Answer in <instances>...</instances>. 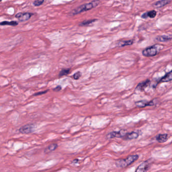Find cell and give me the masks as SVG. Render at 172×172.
Listing matches in <instances>:
<instances>
[{
    "label": "cell",
    "instance_id": "5bb4252c",
    "mask_svg": "<svg viewBox=\"0 0 172 172\" xmlns=\"http://www.w3.org/2000/svg\"><path fill=\"white\" fill-rule=\"evenodd\" d=\"M172 80V71L167 73L165 76L161 79L160 82H169Z\"/></svg>",
    "mask_w": 172,
    "mask_h": 172
},
{
    "label": "cell",
    "instance_id": "603a6c76",
    "mask_svg": "<svg viewBox=\"0 0 172 172\" xmlns=\"http://www.w3.org/2000/svg\"><path fill=\"white\" fill-rule=\"evenodd\" d=\"M49 90H45L44 92H38L37 93H35L33 96H38L41 95V94H45V93H47V92H49Z\"/></svg>",
    "mask_w": 172,
    "mask_h": 172
},
{
    "label": "cell",
    "instance_id": "8fae6325",
    "mask_svg": "<svg viewBox=\"0 0 172 172\" xmlns=\"http://www.w3.org/2000/svg\"><path fill=\"white\" fill-rule=\"evenodd\" d=\"M169 135L167 134H160L156 136V139L160 143H164L168 140Z\"/></svg>",
    "mask_w": 172,
    "mask_h": 172
},
{
    "label": "cell",
    "instance_id": "e0dca14e",
    "mask_svg": "<svg viewBox=\"0 0 172 172\" xmlns=\"http://www.w3.org/2000/svg\"><path fill=\"white\" fill-rule=\"evenodd\" d=\"M96 21H97V19H91V20H84L79 24V26H88L95 22Z\"/></svg>",
    "mask_w": 172,
    "mask_h": 172
},
{
    "label": "cell",
    "instance_id": "ac0fdd59",
    "mask_svg": "<svg viewBox=\"0 0 172 172\" xmlns=\"http://www.w3.org/2000/svg\"><path fill=\"white\" fill-rule=\"evenodd\" d=\"M57 148V144H52L45 149V153H49V152H52V151H54V150H55V149Z\"/></svg>",
    "mask_w": 172,
    "mask_h": 172
},
{
    "label": "cell",
    "instance_id": "3957f363",
    "mask_svg": "<svg viewBox=\"0 0 172 172\" xmlns=\"http://www.w3.org/2000/svg\"><path fill=\"white\" fill-rule=\"evenodd\" d=\"M159 48L160 47L156 45L148 47L142 51V55L148 57L156 56L158 54Z\"/></svg>",
    "mask_w": 172,
    "mask_h": 172
},
{
    "label": "cell",
    "instance_id": "ba28073f",
    "mask_svg": "<svg viewBox=\"0 0 172 172\" xmlns=\"http://www.w3.org/2000/svg\"><path fill=\"white\" fill-rule=\"evenodd\" d=\"M171 1L172 0H161L154 3L153 6L155 8H160L169 4L171 3Z\"/></svg>",
    "mask_w": 172,
    "mask_h": 172
},
{
    "label": "cell",
    "instance_id": "cb8c5ba5",
    "mask_svg": "<svg viewBox=\"0 0 172 172\" xmlns=\"http://www.w3.org/2000/svg\"><path fill=\"white\" fill-rule=\"evenodd\" d=\"M62 87L60 85H58V86H57L56 88H54L53 89V90L54 92H59L60 90H61Z\"/></svg>",
    "mask_w": 172,
    "mask_h": 172
},
{
    "label": "cell",
    "instance_id": "30bf717a",
    "mask_svg": "<svg viewBox=\"0 0 172 172\" xmlns=\"http://www.w3.org/2000/svg\"><path fill=\"white\" fill-rule=\"evenodd\" d=\"M149 84H150V80L148 79H147L146 80L144 81L143 82H140L138 84V85L136 88V89L140 90V91L144 90L145 89L148 87Z\"/></svg>",
    "mask_w": 172,
    "mask_h": 172
},
{
    "label": "cell",
    "instance_id": "7c38bea8",
    "mask_svg": "<svg viewBox=\"0 0 172 172\" xmlns=\"http://www.w3.org/2000/svg\"><path fill=\"white\" fill-rule=\"evenodd\" d=\"M138 136H139V133L133 131L132 132L127 133V134L124 137V139L128 140H135L138 138Z\"/></svg>",
    "mask_w": 172,
    "mask_h": 172
},
{
    "label": "cell",
    "instance_id": "9c48e42d",
    "mask_svg": "<svg viewBox=\"0 0 172 172\" xmlns=\"http://www.w3.org/2000/svg\"><path fill=\"white\" fill-rule=\"evenodd\" d=\"M149 164L148 161H144V163L141 164L138 168L136 170V172H146L149 169Z\"/></svg>",
    "mask_w": 172,
    "mask_h": 172
},
{
    "label": "cell",
    "instance_id": "7a4b0ae2",
    "mask_svg": "<svg viewBox=\"0 0 172 172\" xmlns=\"http://www.w3.org/2000/svg\"><path fill=\"white\" fill-rule=\"evenodd\" d=\"M139 156L138 155H132L129 156L125 159H119L117 160L115 165L117 168H124L131 165V164L138 160Z\"/></svg>",
    "mask_w": 172,
    "mask_h": 172
},
{
    "label": "cell",
    "instance_id": "8992f818",
    "mask_svg": "<svg viewBox=\"0 0 172 172\" xmlns=\"http://www.w3.org/2000/svg\"><path fill=\"white\" fill-rule=\"evenodd\" d=\"M34 129V125L32 124H27L21 127L19 129V132L21 133L22 134H28V133H30L32 132Z\"/></svg>",
    "mask_w": 172,
    "mask_h": 172
},
{
    "label": "cell",
    "instance_id": "52a82bcc",
    "mask_svg": "<svg viewBox=\"0 0 172 172\" xmlns=\"http://www.w3.org/2000/svg\"><path fill=\"white\" fill-rule=\"evenodd\" d=\"M154 100L150 101H140L135 102V105L137 108H143L147 106H153L155 105L156 102H154Z\"/></svg>",
    "mask_w": 172,
    "mask_h": 172
},
{
    "label": "cell",
    "instance_id": "5b68a950",
    "mask_svg": "<svg viewBox=\"0 0 172 172\" xmlns=\"http://www.w3.org/2000/svg\"><path fill=\"white\" fill-rule=\"evenodd\" d=\"M33 15V14L32 13H19L15 15V17L21 22H24L28 20Z\"/></svg>",
    "mask_w": 172,
    "mask_h": 172
},
{
    "label": "cell",
    "instance_id": "277c9868",
    "mask_svg": "<svg viewBox=\"0 0 172 172\" xmlns=\"http://www.w3.org/2000/svg\"><path fill=\"white\" fill-rule=\"evenodd\" d=\"M127 131L125 130H121L119 131H113L107 135L108 139L114 138H123L127 134Z\"/></svg>",
    "mask_w": 172,
    "mask_h": 172
},
{
    "label": "cell",
    "instance_id": "d6986e66",
    "mask_svg": "<svg viewBox=\"0 0 172 172\" xmlns=\"http://www.w3.org/2000/svg\"><path fill=\"white\" fill-rule=\"evenodd\" d=\"M1 25H10V26H16L18 24V22L16 21H3L1 22Z\"/></svg>",
    "mask_w": 172,
    "mask_h": 172
},
{
    "label": "cell",
    "instance_id": "9a60e30c",
    "mask_svg": "<svg viewBox=\"0 0 172 172\" xmlns=\"http://www.w3.org/2000/svg\"><path fill=\"white\" fill-rule=\"evenodd\" d=\"M133 44V41L129 40V41H119L117 44L118 47H123L127 45H130Z\"/></svg>",
    "mask_w": 172,
    "mask_h": 172
},
{
    "label": "cell",
    "instance_id": "4fadbf2b",
    "mask_svg": "<svg viewBox=\"0 0 172 172\" xmlns=\"http://www.w3.org/2000/svg\"><path fill=\"white\" fill-rule=\"evenodd\" d=\"M156 15H157V12L154 10H152V11H149V12L143 14L141 17L142 18H144V19H146L148 17H149L150 18H153L156 16Z\"/></svg>",
    "mask_w": 172,
    "mask_h": 172
},
{
    "label": "cell",
    "instance_id": "7402d4cb",
    "mask_svg": "<svg viewBox=\"0 0 172 172\" xmlns=\"http://www.w3.org/2000/svg\"><path fill=\"white\" fill-rule=\"evenodd\" d=\"M81 76V73L80 71H78L77 72L75 73V74L73 75V78L75 80H78Z\"/></svg>",
    "mask_w": 172,
    "mask_h": 172
},
{
    "label": "cell",
    "instance_id": "44dd1931",
    "mask_svg": "<svg viewBox=\"0 0 172 172\" xmlns=\"http://www.w3.org/2000/svg\"><path fill=\"white\" fill-rule=\"evenodd\" d=\"M44 2V0H36L33 2V5L35 6H40L42 5Z\"/></svg>",
    "mask_w": 172,
    "mask_h": 172
},
{
    "label": "cell",
    "instance_id": "6da1fadb",
    "mask_svg": "<svg viewBox=\"0 0 172 172\" xmlns=\"http://www.w3.org/2000/svg\"><path fill=\"white\" fill-rule=\"evenodd\" d=\"M100 1L99 0H94L90 3L80 6L78 8L72 11V13L73 15H76V14H79L81 13L86 12V11L94 8L95 7H97V6L100 4Z\"/></svg>",
    "mask_w": 172,
    "mask_h": 172
},
{
    "label": "cell",
    "instance_id": "ffe728a7",
    "mask_svg": "<svg viewBox=\"0 0 172 172\" xmlns=\"http://www.w3.org/2000/svg\"><path fill=\"white\" fill-rule=\"evenodd\" d=\"M70 69H63L60 72L59 74V77L63 76L65 75H67L70 72Z\"/></svg>",
    "mask_w": 172,
    "mask_h": 172
},
{
    "label": "cell",
    "instance_id": "2e32d148",
    "mask_svg": "<svg viewBox=\"0 0 172 172\" xmlns=\"http://www.w3.org/2000/svg\"><path fill=\"white\" fill-rule=\"evenodd\" d=\"M172 38V37H169L168 36H158L156 38V40L161 42H165V41H169Z\"/></svg>",
    "mask_w": 172,
    "mask_h": 172
}]
</instances>
